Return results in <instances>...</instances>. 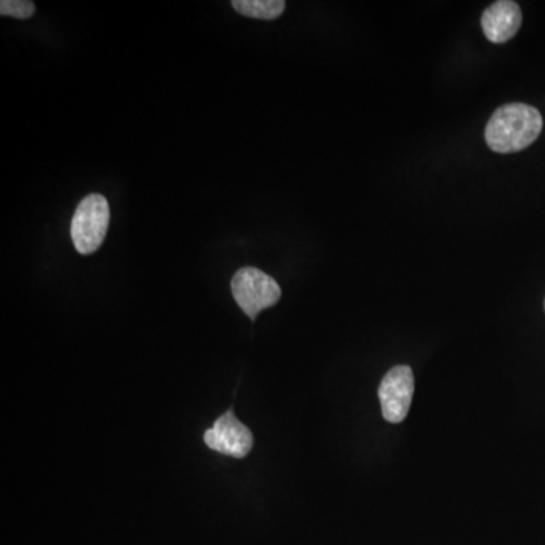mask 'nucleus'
Segmentation results:
<instances>
[{
  "label": "nucleus",
  "instance_id": "obj_8",
  "mask_svg": "<svg viewBox=\"0 0 545 545\" xmlns=\"http://www.w3.org/2000/svg\"><path fill=\"white\" fill-rule=\"evenodd\" d=\"M34 13V2H28V0H2L0 2V14L2 16L25 20L29 19Z\"/></svg>",
  "mask_w": 545,
  "mask_h": 545
},
{
  "label": "nucleus",
  "instance_id": "obj_2",
  "mask_svg": "<svg viewBox=\"0 0 545 545\" xmlns=\"http://www.w3.org/2000/svg\"><path fill=\"white\" fill-rule=\"evenodd\" d=\"M109 218L111 211L105 197L90 194L81 200L70 226V237L81 255H91L102 246L108 232Z\"/></svg>",
  "mask_w": 545,
  "mask_h": 545
},
{
  "label": "nucleus",
  "instance_id": "obj_3",
  "mask_svg": "<svg viewBox=\"0 0 545 545\" xmlns=\"http://www.w3.org/2000/svg\"><path fill=\"white\" fill-rule=\"evenodd\" d=\"M232 294L247 317L255 320L259 312L276 305L282 291L278 282L255 267H244L232 278Z\"/></svg>",
  "mask_w": 545,
  "mask_h": 545
},
{
  "label": "nucleus",
  "instance_id": "obj_6",
  "mask_svg": "<svg viewBox=\"0 0 545 545\" xmlns=\"http://www.w3.org/2000/svg\"><path fill=\"white\" fill-rule=\"evenodd\" d=\"M523 14L520 7L511 0H500L489 5L483 11L482 23L483 34L491 43L502 44L511 40L520 31Z\"/></svg>",
  "mask_w": 545,
  "mask_h": 545
},
{
  "label": "nucleus",
  "instance_id": "obj_5",
  "mask_svg": "<svg viewBox=\"0 0 545 545\" xmlns=\"http://www.w3.org/2000/svg\"><path fill=\"white\" fill-rule=\"evenodd\" d=\"M203 440L209 449L238 459L246 458L253 447L252 432L232 411L218 417L214 426L206 430Z\"/></svg>",
  "mask_w": 545,
  "mask_h": 545
},
{
  "label": "nucleus",
  "instance_id": "obj_1",
  "mask_svg": "<svg viewBox=\"0 0 545 545\" xmlns=\"http://www.w3.org/2000/svg\"><path fill=\"white\" fill-rule=\"evenodd\" d=\"M538 109L526 103H508L496 109L485 129L489 149L497 153H514L535 143L542 131Z\"/></svg>",
  "mask_w": 545,
  "mask_h": 545
},
{
  "label": "nucleus",
  "instance_id": "obj_4",
  "mask_svg": "<svg viewBox=\"0 0 545 545\" xmlns=\"http://www.w3.org/2000/svg\"><path fill=\"white\" fill-rule=\"evenodd\" d=\"M415 379L411 368L399 365L388 371L379 387L382 415L388 423H402L411 408Z\"/></svg>",
  "mask_w": 545,
  "mask_h": 545
},
{
  "label": "nucleus",
  "instance_id": "obj_7",
  "mask_svg": "<svg viewBox=\"0 0 545 545\" xmlns=\"http://www.w3.org/2000/svg\"><path fill=\"white\" fill-rule=\"evenodd\" d=\"M232 7L252 19L275 20L285 11L284 0H234Z\"/></svg>",
  "mask_w": 545,
  "mask_h": 545
}]
</instances>
